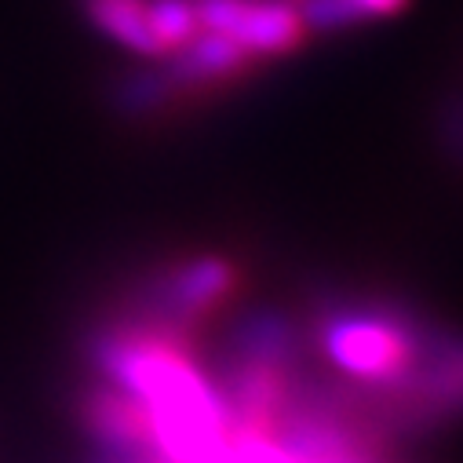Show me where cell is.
Returning a JSON list of instances; mask_svg holds the SVG:
<instances>
[{
    "label": "cell",
    "instance_id": "6da1fadb",
    "mask_svg": "<svg viewBox=\"0 0 463 463\" xmlns=\"http://www.w3.org/2000/svg\"><path fill=\"white\" fill-rule=\"evenodd\" d=\"M317 343L346 380L380 387L391 398L412 380L434 346L430 332L394 307L332 310L317 328Z\"/></svg>",
    "mask_w": 463,
    "mask_h": 463
},
{
    "label": "cell",
    "instance_id": "7a4b0ae2",
    "mask_svg": "<svg viewBox=\"0 0 463 463\" xmlns=\"http://www.w3.org/2000/svg\"><path fill=\"white\" fill-rule=\"evenodd\" d=\"M197 26L234 37L256 62L281 59L307 41V23L288 0H194Z\"/></svg>",
    "mask_w": 463,
    "mask_h": 463
},
{
    "label": "cell",
    "instance_id": "3957f363",
    "mask_svg": "<svg viewBox=\"0 0 463 463\" xmlns=\"http://www.w3.org/2000/svg\"><path fill=\"white\" fill-rule=\"evenodd\" d=\"M234 292H238V267L226 256H190L183 263H172L150 281L146 314L190 332L201 317L219 310Z\"/></svg>",
    "mask_w": 463,
    "mask_h": 463
},
{
    "label": "cell",
    "instance_id": "277c9868",
    "mask_svg": "<svg viewBox=\"0 0 463 463\" xmlns=\"http://www.w3.org/2000/svg\"><path fill=\"white\" fill-rule=\"evenodd\" d=\"M80 12L113 44L139 59H161V44L150 30V0H80Z\"/></svg>",
    "mask_w": 463,
    "mask_h": 463
},
{
    "label": "cell",
    "instance_id": "5b68a950",
    "mask_svg": "<svg viewBox=\"0 0 463 463\" xmlns=\"http://www.w3.org/2000/svg\"><path fill=\"white\" fill-rule=\"evenodd\" d=\"M146 62L150 66L128 70L109 88V102L121 118H154V113H161L175 102V95H183L161 59H146Z\"/></svg>",
    "mask_w": 463,
    "mask_h": 463
},
{
    "label": "cell",
    "instance_id": "8992f818",
    "mask_svg": "<svg viewBox=\"0 0 463 463\" xmlns=\"http://www.w3.org/2000/svg\"><path fill=\"white\" fill-rule=\"evenodd\" d=\"M409 0H303L299 15L310 33H335L373 19L398 15Z\"/></svg>",
    "mask_w": 463,
    "mask_h": 463
},
{
    "label": "cell",
    "instance_id": "52a82bcc",
    "mask_svg": "<svg viewBox=\"0 0 463 463\" xmlns=\"http://www.w3.org/2000/svg\"><path fill=\"white\" fill-rule=\"evenodd\" d=\"M150 30L161 44V59L179 52L201 30L194 0H150Z\"/></svg>",
    "mask_w": 463,
    "mask_h": 463
},
{
    "label": "cell",
    "instance_id": "ba28073f",
    "mask_svg": "<svg viewBox=\"0 0 463 463\" xmlns=\"http://www.w3.org/2000/svg\"><path fill=\"white\" fill-rule=\"evenodd\" d=\"M106 463H168L154 452H121V456H106Z\"/></svg>",
    "mask_w": 463,
    "mask_h": 463
}]
</instances>
